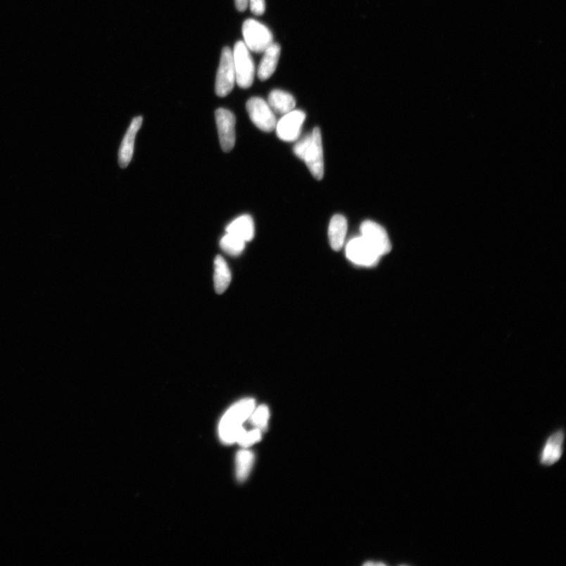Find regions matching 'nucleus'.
<instances>
[{
  "instance_id": "f257e3e1",
  "label": "nucleus",
  "mask_w": 566,
  "mask_h": 566,
  "mask_svg": "<svg viewBox=\"0 0 566 566\" xmlns=\"http://www.w3.org/2000/svg\"><path fill=\"white\" fill-rule=\"evenodd\" d=\"M254 408L255 401L247 398L234 403L227 410L219 426V435L222 442L225 444L238 443L246 433L242 424L249 420Z\"/></svg>"
},
{
  "instance_id": "f03ea898",
  "label": "nucleus",
  "mask_w": 566,
  "mask_h": 566,
  "mask_svg": "<svg viewBox=\"0 0 566 566\" xmlns=\"http://www.w3.org/2000/svg\"><path fill=\"white\" fill-rule=\"evenodd\" d=\"M296 157L305 161L313 177L321 180L325 176V160L321 131L315 127L313 132L301 139L294 147Z\"/></svg>"
},
{
  "instance_id": "7ed1b4c3",
  "label": "nucleus",
  "mask_w": 566,
  "mask_h": 566,
  "mask_svg": "<svg viewBox=\"0 0 566 566\" xmlns=\"http://www.w3.org/2000/svg\"><path fill=\"white\" fill-rule=\"evenodd\" d=\"M233 60L236 83L241 89H249L253 83L255 65L251 51L244 42H238L234 46Z\"/></svg>"
},
{
  "instance_id": "20e7f679",
  "label": "nucleus",
  "mask_w": 566,
  "mask_h": 566,
  "mask_svg": "<svg viewBox=\"0 0 566 566\" xmlns=\"http://www.w3.org/2000/svg\"><path fill=\"white\" fill-rule=\"evenodd\" d=\"M244 44L249 51L265 52L273 44V35L266 25L254 19H247L242 25Z\"/></svg>"
},
{
  "instance_id": "39448f33",
  "label": "nucleus",
  "mask_w": 566,
  "mask_h": 566,
  "mask_svg": "<svg viewBox=\"0 0 566 566\" xmlns=\"http://www.w3.org/2000/svg\"><path fill=\"white\" fill-rule=\"evenodd\" d=\"M565 433L562 427H559L546 438L538 455L541 466L549 468L561 460L564 454Z\"/></svg>"
},
{
  "instance_id": "423d86ee",
  "label": "nucleus",
  "mask_w": 566,
  "mask_h": 566,
  "mask_svg": "<svg viewBox=\"0 0 566 566\" xmlns=\"http://www.w3.org/2000/svg\"><path fill=\"white\" fill-rule=\"evenodd\" d=\"M346 254L353 264L367 268L377 265L382 258L362 236L348 242Z\"/></svg>"
},
{
  "instance_id": "0eeeda50",
  "label": "nucleus",
  "mask_w": 566,
  "mask_h": 566,
  "mask_svg": "<svg viewBox=\"0 0 566 566\" xmlns=\"http://www.w3.org/2000/svg\"><path fill=\"white\" fill-rule=\"evenodd\" d=\"M236 83L233 53L228 46L222 50L220 62L215 79V93L225 97L232 92Z\"/></svg>"
},
{
  "instance_id": "6e6552de",
  "label": "nucleus",
  "mask_w": 566,
  "mask_h": 566,
  "mask_svg": "<svg viewBox=\"0 0 566 566\" xmlns=\"http://www.w3.org/2000/svg\"><path fill=\"white\" fill-rule=\"evenodd\" d=\"M246 110L252 122L263 132H271L275 130L277 120L270 106L265 100L253 97L248 100Z\"/></svg>"
},
{
  "instance_id": "1a4fd4ad",
  "label": "nucleus",
  "mask_w": 566,
  "mask_h": 566,
  "mask_svg": "<svg viewBox=\"0 0 566 566\" xmlns=\"http://www.w3.org/2000/svg\"><path fill=\"white\" fill-rule=\"evenodd\" d=\"M306 118V113L301 111L294 110L284 114L276 124V134L281 140L285 142L298 139Z\"/></svg>"
},
{
  "instance_id": "9d476101",
  "label": "nucleus",
  "mask_w": 566,
  "mask_h": 566,
  "mask_svg": "<svg viewBox=\"0 0 566 566\" xmlns=\"http://www.w3.org/2000/svg\"><path fill=\"white\" fill-rule=\"evenodd\" d=\"M361 236L372 246L381 257L388 254L392 249L389 235L380 225L366 220L360 226Z\"/></svg>"
},
{
  "instance_id": "9b49d317",
  "label": "nucleus",
  "mask_w": 566,
  "mask_h": 566,
  "mask_svg": "<svg viewBox=\"0 0 566 566\" xmlns=\"http://www.w3.org/2000/svg\"><path fill=\"white\" fill-rule=\"evenodd\" d=\"M215 121H217L222 150L225 152H230L234 146L236 140V119L234 113L224 108H220L215 111Z\"/></svg>"
},
{
  "instance_id": "f8f14e48",
  "label": "nucleus",
  "mask_w": 566,
  "mask_h": 566,
  "mask_svg": "<svg viewBox=\"0 0 566 566\" xmlns=\"http://www.w3.org/2000/svg\"><path fill=\"white\" fill-rule=\"evenodd\" d=\"M143 124V118L139 116L134 118L132 120V123L127 130L122 143H121L119 150V165L121 168H126L129 166L131 163L133 153L134 141H136L137 134Z\"/></svg>"
},
{
  "instance_id": "ddd939ff",
  "label": "nucleus",
  "mask_w": 566,
  "mask_h": 566,
  "mask_svg": "<svg viewBox=\"0 0 566 566\" xmlns=\"http://www.w3.org/2000/svg\"><path fill=\"white\" fill-rule=\"evenodd\" d=\"M348 230V222L345 217L338 214L334 215L329 225L328 236L330 246L335 251H339L345 244Z\"/></svg>"
},
{
  "instance_id": "4468645a",
  "label": "nucleus",
  "mask_w": 566,
  "mask_h": 566,
  "mask_svg": "<svg viewBox=\"0 0 566 566\" xmlns=\"http://www.w3.org/2000/svg\"><path fill=\"white\" fill-rule=\"evenodd\" d=\"M258 68V77L261 80L270 78L277 68L281 54V46L278 44H272L264 52Z\"/></svg>"
},
{
  "instance_id": "2eb2a0df",
  "label": "nucleus",
  "mask_w": 566,
  "mask_h": 566,
  "mask_svg": "<svg viewBox=\"0 0 566 566\" xmlns=\"http://www.w3.org/2000/svg\"><path fill=\"white\" fill-rule=\"evenodd\" d=\"M226 232L237 236L246 242L251 241L255 234L253 220L249 215H241L226 227Z\"/></svg>"
},
{
  "instance_id": "dca6fc26",
  "label": "nucleus",
  "mask_w": 566,
  "mask_h": 566,
  "mask_svg": "<svg viewBox=\"0 0 566 566\" xmlns=\"http://www.w3.org/2000/svg\"><path fill=\"white\" fill-rule=\"evenodd\" d=\"M268 104L275 113L279 115L295 110L296 100L291 94L282 90H273L268 96Z\"/></svg>"
},
{
  "instance_id": "f3484780",
  "label": "nucleus",
  "mask_w": 566,
  "mask_h": 566,
  "mask_svg": "<svg viewBox=\"0 0 566 566\" xmlns=\"http://www.w3.org/2000/svg\"><path fill=\"white\" fill-rule=\"evenodd\" d=\"M214 283L215 291L221 294L226 291L232 281V273L227 262L221 256L215 259Z\"/></svg>"
},
{
  "instance_id": "a211bd4d",
  "label": "nucleus",
  "mask_w": 566,
  "mask_h": 566,
  "mask_svg": "<svg viewBox=\"0 0 566 566\" xmlns=\"http://www.w3.org/2000/svg\"><path fill=\"white\" fill-rule=\"evenodd\" d=\"M254 461V455L252 451L249 450H241L236 456V477L237 479L242 482L247 479L251 474Z\"/></svg>"
},
{
  "instance_id": "6ab92c4d",
  "label": "nucleus",
  "mask_w": 566,
  "mask_h": 566,
  "mask_svg": "<svg viewBox=\"0 0 566 566\" xmlns=\"http://www.w3.org/2000/svg\"><path fill=\"white\" fill-rule=\"evenodd\" d=\"M246 242L230 233H227L220 240V247L232 256H239L244 251Z\"/></svg>"
},
{
  "instance_id": "aec40b11",
  "label": "nucleus",
  "mask_w": 566,
  "mask_h": 566,
  "mask_svg": "<svg viewBox=\"0 0 566 566\" xmlns=\"http://www.w3.org/2000/svg\"><path fill=\"white\" fill-rule=\"evenodd\" d=\"M249 419L255 428L264 431L268 427V421L270 419V412L267 406L260 405L258 408H254Z\"/></svg>"
},
{
  "instance_id": "412c9836",
  "label": "nucleus",
  "mask_w": 566,
  "mask_h": 566,
  "mask_svg": "<svg viewBox=\"0 0 566 566\" xmlns=\"http://www.w3.org/2000/svg\"><path fill=\"white\" fill-rule=\"evenodd\" d=\"M261 432L262 431L259 429H254L253 430L249 431V432H246L242 435L240 438V440L238 443L242 447H249L253 446L255 443L258 442L261 439Z\"/></svg>"
},
{
  "instance_id": "4be33fe9",
  "label": "nucleus",
  "mask_w": 566,
  "mask_h": 566,
  "mask_svg": "<svg viewBox=\"0 0 566 566\" xmlns=\"http://www.w3.org/2000/svg\"><path fill=\"white\" fill-rule=\"evenodd\" d=\"M248 6L255 15H262L265 12V0H249Z\"/></svg>"
},
{
  "instance_id": "5701e85b",
  "label": "nucleus",
  "mask_w": 566,
  "mask_h": 566,
  "mask_svg": "<svg viewBox=\"0 0 566 566\" xmlns=\"http://www.w3.org/2000/svg\"><path fill=\"white\" fill-rule=\"evenodd\" d=\"M236 8L240 12L245 11L248 8L249 0H234Z\"/></svg>"
},
{
  "instance_id": "b1692460",
  "label": "nucleus",
  "mask_w": 566,
  "mask_h": 566,
  "mask_svg": "<svg viewBox=\"0 0 566 566\" xmlns=\"http://www.w3.org/2000/svg\"><path fill=\"white\" fill-rule=\"evenodd\" d=\"M365 565H385L386 564H385V563H382V562H380V563H377H377H374V562H367V563H365Z\"/></svg>"
}]
</instances>
